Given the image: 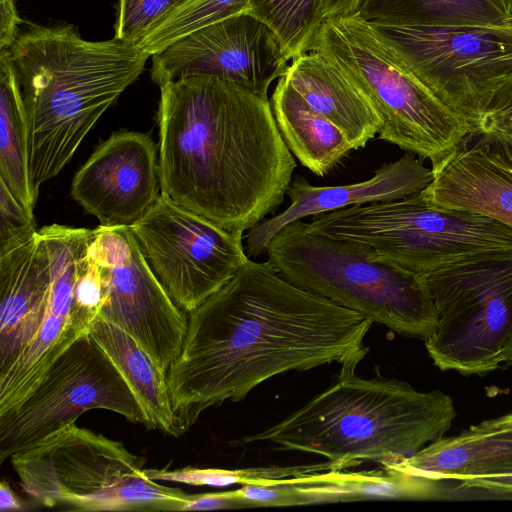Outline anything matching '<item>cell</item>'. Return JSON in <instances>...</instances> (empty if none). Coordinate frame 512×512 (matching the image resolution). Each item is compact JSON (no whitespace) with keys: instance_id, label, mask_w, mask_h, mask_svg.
Returning a JSON list of instances; mask_svg holds the SVG:
<instances>
[{"instance_id":"1","label":"cell","mask_w":512,"mask_h":512,"mask_svg":"<svg viewBox=\"0 0 512 512\" xmlns=\"http://www.w3.org/2000/svg\"><path fill=\"white\" fill-rule=\"evenodd\" d=\"M181 353L167 372L177 435L207 408L244 399L264 381L338 363L356 369L372 321L250 258L188 313Z\"/></svg>"},{"instance_id":"2","label":"cell","mask_w":512,"mask_h":512,"mask_svg":"<svg viewBox=\"0 0 512 512\" xmlns=\"http://www.w3.org/2000/svg\"><path fill=\"white\" fill-rule=\"evenodd\" d=\"M160 90L162 193L231 231L250 230L279 207L296 162L267 95L207 75Z\"/></svg>"},{"instance_id":"3","label":"cell","mask_w":512,"mask_h":512,"mask_svg":"<svg viewBox=\"0 0 512 512\" xmlns=\"http://www.w3.org/2000/svg\"><path fill=\"white\" fill-rule=\"evenodd\" d=\"M10 53L26 108L29 171L38 194L138 79L150 55L115 38L85 40L73 25H29L19 31Z\"/></svg>"},{"instance_id":"4","label":"cell","mask_w":512,"mask_h":512,"mask_svg":"<svg viewBox=\"0 0 512 512\" xmlns=\"http://www.w3.org/2000/svg\"><path fill=\"white\" fill-rule=\"evenodd\" d=\"M456 410L441 391L422 392L408 383L365 379L342 369L336 380L304 406L242 443L271 442L343 463L386 466L444 437Z\"/></svg>"},{"instance_id":"5","label":"cell","mask_w":512,"mask_h":512,"mask_svg":"<svg viewBox=\"0 0 512 512\" xmlns=\"http://www.w3.org/2000/svg\"><path fill=\"white\" fill-rule=\"evenodd\" d=\"M265 252L292 284L400 335L426 341L437 327L438 311L425 277L365 244L318 232L301 219L279 230Z\"/></svg>"},{"instance_id":"6","label":"cell","mask_w":512,"mask_h":512,"mask_svg":"<svg viewBox=\"0 0 512 512\" xmlns=\"http://www.w3.org/2000/svg\"><path fill=\"white\" fill-rule=\"evenodd\" d=\"M312 50L340 68L382 120L378 137L435 166L472 135L359 15L326 19Z\"/></svg>"},{"instance_id":"7","label":"cell","mask_w":512,"mask_h":512,"mask_svg":"<svg viewBox=\"0 0 512 512\" xmlns=\"http://www.w3.org/2000/svg\"><path fill=\"white\" fill-rule=\"evenodd\" d=\"M23 491L73 511H184L193 495L148 478L122 442L70 423L14 453Z\"/></svg>"},{"instance_id":"8","label":"cell","mask_w":512,"mask_h":512,"mask_svg":"<svg viewBox=\"0 0 512 512\" xmlns=\"http://www.w3.org/2000/svg\"><path fill=\"white\" fill-rule=\"evenodd\" d=\"M326 235L373 248L423 276L455 264L512 254V229L483 215L438 207L421 192L312 216Z\"/></svg>"},{"instance_id":"9","label":"cell","mask_w":512,"mask_h":512,"mask_svg":"<svg viewBox=\"0 0 512 512\" xmlns=\"http://www.w3.org/2000/svg\"><path fill=\"white\" fill-rule=\"evenodd\" d=\"M438 311L425 341L435 366L463 375L500 368L512 334V254L455 264L424 276Z\"/></svg>"},{"instance_id":"10","label":"cell","mask_w":512,"mask_h":512,"mask_svg":"<svg viewBox=\"0 0 512 512\" xmlns=\"http://www.w3.org/2000/svg\"><path fill=\"white\" fill-rule=\"evenodd\" d=\"M369 24L420 81L471 124L472 130L493 93L512 74V29L507 25Z\"/></svg>"},{"instance_id":"11","label":"cell","mask_w":512,"mask_h":512,"mask_svg":"<svg viewBox=\"0 0 512 512\" xmlns=\"http://www.w3.org/2000/svg\"><path fill=\"white\" fill-rule=\"evenodd\" d=\"M104 409L147 427L137 398L115 364L87 333L75 340L47 369L12 411L0 416V463L85 411Z\"/></svg>"},{"instance_id":"12","label":"cell","mask_w":512,"mask_h":512,"mask_svg":"<svg viewBox=\"0 0 512 512\" xmlns=\"http://www.w3.org/2000/svg\"><path fill=\"white\" fill-rule=\"evenodd\" d=\"M174 303L189 313L249 259L243 232L225 229L161 193L130 226Z\"/></svg>"},{"instance_id":"13","label":"cell","mask_w":512,"mask_h":512,"mask_svg":"<svg viewBox=\"0 0 512 512\" xmlns=\"http://www.w3.org/2000/svg\"><path fill=\"white\" fill-rule=\"evenodd\" d=\"M89 254L102 283L98 316L127 332L167 373L181 353L188 318L155 276L130 226L96 228Z\"/></svg>"},{"instance_id":"14","label":"cell","mask_w":512,"mask_h":512,"mask_svg":"<svg viewBox=\"0 0 512 512\" xmlns=\"http://www.w3.org/2000/svg\"><path fill=\"white\" fill-rule=\"evenodd\" d=\"M151 57V78L159 87L184 77L207 75L261 95H267L272 82L289 67L275 33L248 12L195 30Z\"/></svg>"},{"instance_id":"15","label":"cell","mask_w":512,"mask_h":512,"mask_svg":"<svg viewBox=\"0 0 512 512\" xmlns=\"http://www.w3.org/2000/svg\"><path fill=\"white\" fill-rule=\"evenodd\" d=\"M50 256L51 287L43 320L21 353L0 372V416L15 409L51 364L79 337L89 333L93 315L74 302L83 257L95 229L59 224L39 229Z\"/></svg>"},{"instance_id":"16","label":"cell","mask_w":512,"mask_h":512,"mask_svg":"<svg viewBox=\"0 0 512 512\" xmlns=\"http://www.w3.org/2000/svg\"><path fill=\"white\" fill-rule=\"evenodd\" d=\"M156 147L148 135L119 132L76 173L71 195L100 226H131L158 197Z\"/></svg>"},{"instance_id":"17","label":"cell","mask_w":512,"mask_h":512,"mask_svg":"<svg viewBox=\"0 0 512 512\" xmlns=\"http://www.w3.org/2000/svg\"><path fill=\"white\" fill-rule=\"evenodd\" d=\"M383 468L462 489L512 497V412L442 437Z\"/></svg>"},{"instance_id":"18","label":"cell","mask_w":512,"mask_h":512,"mask_svg":"<svg viewBox=\"0 0 512 512\" xmlns=\"http://www.w3.org/2000/svg\"><path fill=\"white\" fill-rule=\"evenodd\" d=\"M433 180L432 168L406 153L384 163L368 180L341 186H314L296 175L286 195L290 205L281 213L251 228L245 238V252L252 257L263 254L269 241L284 226L308 216L327 213L352 205L393 201L422 192Z\"/></svg>"},{"instance_id":"19","label":"cell","mask_w":512,"mask_h":512,"mask_svg":"<svg viewBox=\"0 0 512 512\" xmlns=\"http://www.w3.org/2000/svg\"><path fill=\"white\" fill-rule=\"evenodd\" d=\"M421 193L431 204L483 215L512 229V162L489 144L466 142L432 166Z\"/></svg>"},{"instance_id":"20","label":"cell","mask_w":512,"mask_h":512,"mask_svg":"<svg viewBox=\"0 0 512 512\" xmlns=\"http://www.w3.org/2000/svg\"><path fill=\"white\" fill-rule=\"evenodd\" d=\"M50 287V256L39 230L0 251V372L10 366L38 330Z\"/></svg>"},{"instance_id":"21","label":"cell","mask_w":512,"mask_h":512,"mask_svg":"<svg viewBox=\"0 0 512 512\" xmlns=\"http://www.w3.org/2000/svg\"><path fill=\"white\" fill-rule=\"evenodd\" d=\"M284 78L311 109L347 135L354 150L379 133L382 120L370 101L319 52L311 50L292 60Z\"/></svg>"},{"instance_id":"22","label":"cell","mask_w":512,"mask_h":512,"mask_svg":"<svg viewBox=\"0 0 512 512\" xmlns=\"http://www.w3.org/2000/svg\"><path fill=\"white\" fill-rule=\"evenodd\" d=\"M270 104L287 147L317 176H324L354 150L347 135L311 109L284 76L279 78Z\"/></svg>"},{"instance_id":"23","label":"cell","mask_w":512,"mask_h":512,"mask_svg":"<svg viewBox=\"0 0 512 512\" xmlns=\"http://www.w3.org/2000/svg\"><path fill=\"white\" fill-rule=\"evenodd\" d=\"M89 334L110 357L143 409L148 428L178 436L167 373L127 332L97 316Z\"/></svg>"},{"instance_id":"24","label":"cell","mask_w":512,"mask_h":512,"mask_svg":"<svg viewBox=\"0 0 512 512\" xmlns=\"http://www.w3.org/2000/svg\"><path fill=\"white\" fill-rule=\"evenodd\" d=\"M369 23L415 27H504L495 0H363L357 12Z\"/></svg>"},{"instance_id":"25","label":"cell","mask_w":512,"mask_h":512,"mask_svg":"<svg viewBox=\"0 0 512 512\" xmlns=\"http://www.w3.org/2000/svg\"><path fill=\"white\" fill-rule=\"evenodd\" d=\"M0 180L33 214L38 194L29 171L27 114L10 49L0 50Z\"/></svg>"},{"instance_id":"26","label":"cell","mask_w":512,"mask_h":512,"mask_svg":"<svg viewBox=\"0 0 512 512\" xmlns=\"http://www.w3.org/2000/svg\"><path fill=\"white\" fill-rule=\"evenodd\" d=\"M246 12L271 28L289 61L312 50L325 21L322 0H251Z\"/></svg>"},{"instance_id":"27","label":"cell","mask_w":512,"mask_h":512,"mask_svg":"<svg viewBox=\"0 0 512 512\" xmlns=\"http://www.w3.org/2000/svg\"><path fill=\"white\" fill-rule=\"evenodd\" d=\"M251 0H191L155 21L136 44L150 56L202 27L246 12Z\"/></svg>"},{"instance_id":"28","label":"cell","mask_w":512,"mask_h":512,"mask_svg":"<svg viewBox=\"0 0 512 512\" xmlns=\"http://www.w3.org/2000/svg\"><path fill=\"white\" fill-rule=\"evenodd\" d=\"M473 133L512 162V74L493 93Z\"/></svg>"},{"instance_id":"29","label":"cell","mask_w":512,"mask_h":512,"mask_svg":"<svg viewBox=\"0 0 512 512\" xmlns=\"http://www.w3.org/2000/svg\"><path fill=\"white\" fill-rule=\"evenodd\" d=\"M191 0H118L115 39L137 44L159 18Z\"/></svg>"},{"instance_id":"30","label":"cell","mask_w":512,"mask_h":512,"mask_svg":"<svg viewBox=\"0 0 512 512\" xmlns=\"http://www.w3.org/2000/svg\"><path fill=\"white\" fill-rule=\"evenodd\" d=\"M36 232L33 214L0 180V251L21 243Z\"/></svg>"},{"instance_id":"31","label":"cell","mask_w":512,"mask_h":512,"mask_svg":"<svg viewBox=\"0 0 512 512\" xmlns=\"http://www.w3.org/2000/svg\"><path fill=\"white\" fill-rule=\"evenodd\" d=\"M252 507L237 490L193 495L184 511L215 510Z\"/></svg>"},{"instance_id":"32","label":"cell","mask_w":512,"mask_h":512,"mask_svg":"<svg viewBox=\"0 0 512 512\" xmlns=\"http://www.w3.org/2000/svg\"><path fill=\"white\" fill-rule=\"evenodd\" d=\"M20 19L15 0H0V50L10 49L19 34Z\"/></svg>"},{"instance_id":"33","label":"cell","mask_w":512,"mask_h":512,"mask_svg":"<svg viewBox=\"0 0 512 512\" xmlns=\"http://www.w3.org/2000/svg\"><path fill=\"white\" fill-rule=\"evenodd\" d=\"M363 0H322L324 19L356 15Z\"/></svg>"},{"instance_id":"34","label":"cell","mask_w":512,"mask_h":512,"mask_svg":"<svg viewBox=\"0 0 512 512\" xmlns=\"http://www.w3.org/2000/svg\"><path fill=\"white\" fill-rule=\"evenodd\" d=\"M24 509L23 503L14 493L5 480L0 484V510L1 512H15Z\"/></svg>"},{"instance_id":"35","label":"cell","mask_w":512,"mask_h":512,"mask_svg":"<svg viewBox=\"0 0 512 512\" xmlns=\"http://www.w3.org/2000/svg\"><path fill=\"white\" fill-rule=\"evenodd\" d=\"M495 2L507 16L512 14V0H495Z\"/></svg>"},{"instance_id":"36","label":"cell","mask_w":512,"mask_h":512,"mask_svg":"<svg viewBox=\"0 0 512 512\" xmlns=\"http://www.w3.org/2000/svg\"><path fill=\"white\" fill-rule=\"evenodd\" d=\"M506 25L512 29V14L508 15L506 18Z\"/></svg>"}]
</instances>
